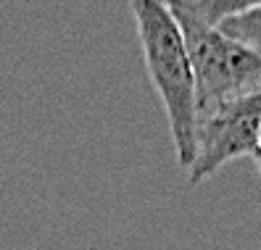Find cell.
<instances>
[{
	"mask_svg": "<svg viewBox=\"0 0 261 250\" xmlns=\"http://www.w3.org/2000/svg\"><path fill=\"white\" fill-rule=\"evenodd\" d=\"M129 11L135 16L148 76L153 82V90L159 92L169 119L177 166L188 171L195 161L198 90L185 35L169 11V3L132 0Z\"/></svg>",
	"mask_w": 261,
	"mask_h": 250,
	"instance_id": "1",
	"label": "cell"
},
{
	"mask_svg": "<svg viewBox=\"0 0 261 250\" xmlns=\"http://www.w3.org/2000/svg\"><path fill=\"white\" fill-rule=\"evenodd\" d=\"M169 11L185 35L188 53L193 61L198 119L227 100L261 90V50H253L248 45L222 35L219 29H208L193 21L172 6H169Z\"/></svg>",
	"mask_w": 261,
	"mask_h": 250,
	"instance_id": "2",
	"label": "cell"
},
{
	"mask_svg": "<svg viewBox=\"0 0 261 250\" xmlns=\"http://www.w3.org/2000/svg\"><path fill=\"white\" fill-rule=\"evenodd\" d=\"M261 148V90L227 100L198 119L195 161L188 169V184L198 187L211 174L235 161L258 158Z\"/></svg>",
	"mask_w": 261,
	"mask_h": 250,
	"instance_id": "3",
	"label": "cell"
},
{
	"mask_svg": "<svg viewBox=\"0 0 261 250\" xmlns=\"http://www.w3.org/2000/svg\"><path fill=\"white\" fill-rule=\"evenodd\" d=\"M169 6L208 29H219L229 16L248 8V3H227V0H182V3H169Z\"/></svg>",
	"mask_w": 261,
	"mask_h": 250,
	"instance_id": "4",
	"label": "cell"
},
{
	"mask_svg": "<svg viewBox=\"0 0 261 250\" xmlns=\"http://www.w3.org/2000/svg\"><path fill=\"white\" fill-rule=\"evenodd\" d=\"M219 32L232 37L243 45H248L253 50H261V3H248V8L229 16Z\"/></svg>",
	"mask_w": 261,
	"mask_h": 250,
	"instance_id": "5",
	"label": "cell"
},
{
	"mask_svg": "<svg viewBox=\"0 0 261 250\" xmlns=\"http://www.w3.org/2000/svg\"><path fill=\"white\" fill-rule=\"evenodd\" d=\"M256 163H258V174H261V148H258V158H256Z\"/></svg>",
	"mask_w": 261,
	"mask_h": 250,
	"instance_id": "6",
	"label": "cell"
}]
</instances>
